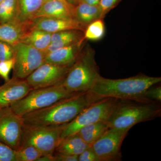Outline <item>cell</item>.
Returning a JSON list of instances; mask_svg holds the SVG:
<instances>
[{
  "mask_svg": "<svg viewBox=\"0 0 161 161\" xmlns=\"http://www.w3.org/2000/svg\"><path fill=\"white\" fill-rule=\"evenodd\" d=\"M54 161H78V156L69 155L54 152Z\"/></svg>",
  "mask_w": 161,
  "mask_h": 161,
  "instance_id": "obj_31",
  "label": "cell"
},
{
  "mask_svg": "<svg viewBox=\"0 0 161 161\" xmlns=\"http://www.w3.org/2000/svg\"><path fill=\"white\" fill-rule=\"evenodd\" d=\"M130 130L109 128L92 144L99 161H114L120 159V147Z\"/></svg>",
  "mask_w": 161,
  "mask_h": 161,
  "instance_id": "obj_9",
  "label": "cell"
},
{
  "mask_svg": "<svg viewBox=\"0 0 161 161\" xmlns=\"http://www.w3.org/2000/svg\"><path fill=\"white\" fill-rule=\"evenodd\" d=\"M95 56V50L86 44L62 81L67 90L80 93L92 89L100 76Z\"/></svg>",
  "mask_w": 161,
  "mask_h": 161,
  "instance_id": "obj_3",
  "label": "cell"
},
{
  "mask_svg": "<svg viewBox=\"0 0 161 161\" xmlns=\"http://www.w3.org/2000/svg\"><path fill=\"white\" fill-rule=\"evenodd\" d=\"M86 41L84 39L69 46L46 54L44 63L59 66H72L86 45Z\"/></svg>",
  "mask_w": 161,
  "mask_h": 161,
  "instance_id": "obj_14",
  "label": "cell"
},
{
  "mask_svg": "<svg viewBox=\"0 0 161 161\" xmlns=\"http://www.w3.org/2000/svg\"><path fill=\"white\" fill-rule=\"evenodd\" d=\"M75 6L60 0H50L42 4L34 18L47 17L75 19Z\"/></svg>",
  "mask_w": 161,
  "mask_h": 161,
  "instance_id": "obj_15",
  "label": "cell"
},
{
  "mask_svg": "<svg viewBox=\"0 0 161 161\" xmlns=\"http://www.w3.org/2000/svg\"><path fill=\"white\" fill-rule=\"evenodd\" d=\"M19 12L17 21L27 24L34 18L43 4V0H18Z\"/></svg>",
  "mask_w": 161,
  "mask_h": 161,
  "instance_id": "obj_21",
  "label": "cell"
},
{
  "mask_svg": "<svg viewBox=\"0 0 161 161\" xmlns=\"http://www.w3.org/2000/svg\"><path fill=\"white\" fill-rule=\"evenodd\" d=\"M14 55L13 45L7 42L0 41V61L12 59Z\"/></svg>",
  "mask_w": 161,
  "mask_h": 161,
  "instance_id": "obj_25",
  "label": "cell"
},
{
  "mask_svg": "<svg viewBox=\"0 0 161 161\" xmlns=\"http://www.w3.org/2000/svg\"><path fill=\"white\" fill-rule=\"evenodd\" d=\"M160 77L137 75L124 79H108L99 76L89 92L101 98H112L141 102L147 90L160 82Z\"/></svg>",
  "mask_w": 161,
  "mask_h": 161,
  "instance_id": "obj_2",
  "label": "cell"
},
{
  "mask_svg": "<svg viewBox=\"0 0 161 161\" xmlns=\"http://www.w3.org/2000/svg\"><path fill=\"white\" fill-rule=\"evenodd\" d=\"M36 161H54L53 154H43Z\"/></svg>",
  "mask_w": 161,
  "mask_h": 161,
  "instance_id": "obj_32",
  "label": "cell"
},
{
  "mask_svg": "<svg viewBox=\"0 0 161 161\" xmlns=\"http://www.w3.org/2000/svg\"><path fill=\"white\" fill-rule=\"evenodd\" d=\"M50 1V0H43V3H45V2H47V1ZM60 1H62V2H64V3H69L68 2H67L66 0H60Z\"/></svg>",
  "mask_w": 161,
  "mask_h": 161,
  "instance_id": "obj_36",
  "label": "cell"
},
{
  "mask_svg": "<svg viewBox=\"0 0 161 161\" xmlns=\"http://www.w3.org/2000/svg\"><path fill=\"white\" fill-rule=\"evenodd\" d=\"M4 0H0V5L2 4V3L4 1Z\"/></svg>",
  "mask_w": 161,
  "mask_h": 161,
  "instance_id": "obj_37",
  "label": "cell"
},
{
  "mask_svg": "<svg viewBox=\"0 0 161 161\" xmlns=\"http://www.w3.org/2000/svg\"><path fill=\"white\" fill-rule=\"evenodd\" d=\"M78 161H99L92 147H90L78 156Z\"/></svg>",
  "mask_w": 161,
  "mask_h": 161,
  "instance_id": "obj_30",
  "label": "cell"
},
{
  "mask_svg": "<svg viewBox=\"0 0 161 161\" xmlns=\"http://www.w3.org/2000/svg\"><path fill=\"white\" fill-rule=\"evenodd\" d=\"M122 0H100L98 6L100 7L103 19L112 9L118 6Z\"/></svg>",
  "mask_w": 161,
  "mask_h": 161,
  "instance_id": "obj_28",
  "label": "cell"
},
{
  "mask_svg": "<svg viewBox=\"0 0 161 161\" xmlns=\"http://www.w3.org/2000/svg\"><path fill=\"white\" fill-rule=\"evenodd\" d=\"M13 45L14 60L13 78L25 80L44 63L45 54L27 43L18 42Z\"/></svg>",
  "mask_w": 161,
  "mask_h": 161,
  "instance_id": "obj_8",
  "label": "cell"
},
{
  "mask_svg": "<svg viewBox=\"0 0 161 161\" xmlns=\"http://www.w3.org/2000/svg\"><path fill=\"white\" fill-rule=\"evenodd\" d=\"M62 82L52 86L32 89L9 108L17 115L22 116L79 94L68 91Z\"/></svg>",
  "mask_w": 161,
  "mask_h": 161,
  "instance_id": "obj_5",
  "label": "cell"
},
{
  "mask_svg": "<svg viewBox=\"0 0 161 161\" xmlns=\"http://www.w3.org/2000/svg\"><path fill=\"white\" fill-rule=\"evenodd\" d=\"M14 59L0 61V76L7 82L10 79L9 73L14 66Z\"/></svg>",
  "mask_w": 161,
  "mask_h": 161,
  "instance_id": "obj_27",
  "label": "cell"
},
{
  "mask_svg": "<svg viewBox=\"0 0 161 161\" xmlns=\"http://www.w3.org/2000/svg\"><path fill=\"white\" fill-rule=\"evenodd\" d=\"M0 161H16L15 150L1 141Z\"/></svg>",
  "mask_w": 161,
  "mask_h": 161,
  "instance_id": "obj_26",
  "label": "cell"
},
{
  "mask_svg": "<svg viewBox=\"0 0 161 161\" xmlns=\"http://www.w3.org/2000/svg\"><path fill=\"white\" fill-rule=\"evenodd\" d=\"M65 125L58 126L23 125L19 147L32 146L45 154H53Z\"/></svg>",
  "mask_w": 161,
  "mask_h": 161,
  "instance_id": "obj_6",
  "label": "cell"
},
{
  "mask_svg": "<svg viewBox=\"0 0 161 161\" xmlns=\"http://www.w3.org/2000/svg\"><path fill=\"white\" fill-rule=\"evenodd\" d=\"M23 120L9 107L5 108L0 118V141L15 150L19 145Z\"/></svg>",
  "mask_w": 161,
  "mask_h": 161,
  "instance_id": "obj_11",
  "label": "cell"
},
{
  "mask_svg": "<svg viewBox=\"0 0 161 161\" xmlns=\"http://www.w3.org/2000/svg\"><path fill=\"white\" fill-rule=\"evenodd\" d=\"M42 155L40 150L32 146L19 147L15 150L16 161H36Z\"/></svg>",
  "mask_w": 161,
  "mask_h": 161,
  "instance_id": "obj_24",
  "label": "cell"
},
{
  "mask_svg": "<svg viewBox=\"0 0 161 161\" xmlns=\"http://www.w3.org/2000/svg\"><path fill=\"white\" fill-rule=\"evenodd\" d=\"M160 114V107L155 103H120L118 101L108 119V124L110 128L130 130L136 124L152 120Z\"/></svg>",
  "mask_w": 161,
  "mask_h": 161,
  "instance_id": "obj_4",
  "label": "cell"
},
{
  "mask_svg": "<svg viewBox=\"0 0 161 161\" xmlns=\"http://www.w3.org/2000/svg\"><path fill=\"white\" fill-rule=\"evenodd\" d=\"M102 98L90 92L79 93L23 115V125L58 126L68 124L91 104Z\"/></svg>",
  "mask_w": 161,
  "mask_h": 161,
  "instance_id": "obj_1",
  "label": "cell"
},
{
  "mask_svg": "<svg viewBox=\"0 0 161 161\" xmlns=\"http://www.w3.org/2000/svg\"><path fill=\"white\" fill-rule=\"evenodd\" d=\"M100 0H81L80 2H83L92 5H98Z\"/></svg>",
  "mask_w": 161,
  "mask_h": 161,
  "instance_id": "obj_33",
  "label": "cell"
},
{
  "mask_svg": "<svg viewBox=\"0 0 161 161\" xmlns=\"http://www.w3.org/2000/svg\"><path fill=\"white\" fill-rule=\"evenodd\" d=\"M71 66L44 63L25 80L33 89L53 86L63 81Z\"/></svg>",
  "mask_w": 161,
  "mask_h": 161,
  "instance_id": "obj_10",
  "label": "cell"
},
{
  "mask_svg": "<svg viewBox=\"0 0 161 161\" xmlns=\"http://www.w3.org/2000/svg\"><path fill=\"white\" fill-rule=\"evenodd\" d=\"M118 100L115 98H103L91 104L65 125L60 140L76 134L80 129L88 125L108 120Z\"/></svg>",
  "mask_w": 161,
  "mask_h": 161,
  "instance_id": "obj_7",
  "label": "cell"
},
{
  "mask_svg": "<svg viewBox=\"0 0 161 161\" xmlns=\"http://www.w3.org/2000/svg\"><path fill=\"white\" fill-rule=\"evenodd\" d=\"M52 33L40 30H31L25 33L19 42L31 45L44 51L51 43Z\"/></svg>",
  "mask_w": 161,
  "mask_h": 161,
  "instance_id": "obj_19",
  "label": "cell"
},
{
  "mask_svg": "<svg viewBox=\"0 0 161 161\" xmlns=\"http://www.w3.org/2000/svg\"><path fill=\"white\" fill-rule=\"evenodd\" d=\"M33 89L26 80L12 78L0 86V108H8L22 99Z\"/></svg>",
  "mask_w": 161,
  "mask_h": 161,
  "instance_id": "obj_13",
  "label": "cell"
},
{
  "mask_svg": "<svg viewBox=\"0 0 161 161\" xmlns=\"http://www.w3.org/2000/svg\"><path fill=\"white\" fill-rule=\"evenodd\" d=\"M28 30L27 24L17 20L0 24V41L14 45L20 41Z\"/></svg>",
  "mask_w": 161,
  "mask_h": 161,
  "instance_id": "obj_16",
  "label": "cell"
},
{
  "mask_svg": "<svg viewBox=\"0 0 161 161\" xmlns=\"http://www.w3.org/2000/svg\"><path fill=\"white\" fill-rule=\"evenodd\" d=\"M109 128L108 120H102L83 127L76 133L91 146Z\"/></svg>",
  "mask_w": 161,
  "mask_h": 161,
  "instance_id": "obj_20",
  "label": "cell"
},
{
  "mask_svg": "<svg viewBox=\"0 0 161 161\" xmlns=\"http://www.w3.org/2000/svg\"><path fill=\"white\" fill-rule=\"evenodd\" d=\"M5 108H0V118H1V116H2L3 113H4Z\"/></svg>",
  "mask_w": 161,
  "mask_h": 161,
  "instance_id": "obj_35",
  "label": "cell"
},
{
  "mask_svg": "<svg viewBox=\"0 0 161 161\" xmlns=\"http://www.w3.org/2000/svg\"><path fill=\"white\" fill-rule=\"evenodd\" d=\"M105 31L103 19H98L87 25L84 31V37L86 40L99 41L103 38Z\"/></svg>",
  "mask_w": 161,
  "mask_h": 161,
  "instance_id": "obj_23",
  "label": "cell"
},
{
  "mask_svg": "<svg viewBox=\"0 0 161 161\" xmlns=\"http://www.w3.org/2000/svg\"><path fill=\"white\" fill-rule=\"evenodd\" d=\"M102 19L101 11L98 5H92L80 2L75 8V19L86 28L95 20Z\"/></svg>",
  "mask_w": 161,
  "mask_h": 161,
  "instance_id": "obj_18",
  "label": "cell"
},
{
  "mask_svg": "<svg viewBox=\"0 0 161 161\" xmlns=\"http://www.w3.org/2000/svg\"><path fill=\"white\" fill-rule=\"evenodd\" d=\"M90 147L76 133L60 140L55 152L78 156Z\"/></svg>",
  "mask_w": 161,
  "mask_h": 161,
  "instance_id": "obj_17",
  "label": "cell"
},
{
  "mask_svg": "<svg viewBox=\"0 0 161 161\" xmlns=\"http://www.w3.org/2000/svg\"><path fill=\"white\" fill-rule=\"evenodd\" d=\"M144 98L146 101L149 102L150 100L156 101L161 102V87L160 86H153L147 90L144 94Z\"/></svg>",
  "mask_w": 161,
  "mask_h": 161,
  "instance_id": "obj_29",
  "label": "cell"
},
{
  "mask_svg": "<svg viewBox=\"0 0 161 161\" xmlns=\"http://www.w3.org/2000/svg\"><path fill=\"white\" fill-rule=\"evenodd\" d=\"M28 31L40 30L54 33L63 31L79 30L84 31L86 27L75 19H60L39 17L34 18L28 23Z\"/></svg>",
  "mask_w": 161,
  "mask_h": 161,
  "instance_id": "obj_12",
  "label": "cell"
},
{
  "mask_svg": "<svg viewBox=\"0 0 161 161\" xmlns=\"http://www.w3.org/2000/svg\"><path fill=\"white\" fill-rule=\"evenodd\" d=\"M67 2H68L71 5L73 6H77L78 4L80 3L81 0H66Z\"/></svg>",
  "mask_w": 161,
  "mask_h": 161,
  "instance_id": "obj_34",
  "label": "cell"
},
{
  "mask_svg": "<svg viewBox=\"0 0 161 161\" xmlns=\"http://www.w3.org/2000/svg\"><path fill=\"white\" fill-rule=\"evenodd\" d=\"M18 12V0H4L0 5V24L16 20Z\"/></svg>",
  "mask_w": 161,
  "mask_h": 161,
  "instance_id": "obj_22",
  "label": "cell"
}]
</instances>
